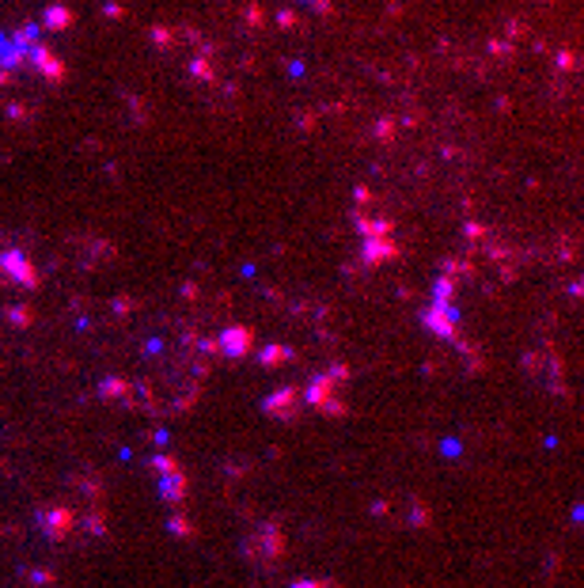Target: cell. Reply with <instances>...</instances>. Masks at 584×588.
Returning <instances> with one entry per match:
<instances>
[{"label": "cell", "mask_w": 584, "mask_h": 588, "mask_svg": "<svg viewBox=\"0 0 584 588\" xmlns=\"http://www.w3.org/2000/svg\"><path fill=\"white\" fill-rule=\"evenodd\" d=\"M312 4H315V12H323V16L330 12V0H312Z\"/></svg>", "instance_id": "obj_9"}, {"label": "cell", "mask_w": 584, "mask_h": 588, "mask_svg": "<svg viewBox=\"0 0 584 588\" xmlns=\"http://www.w3.org/2000/svg\"><path fill=\"white\" fill-rule=\"evenodd\" d=\"M190 72L197 76V80H216V72H213V65H209L205 58H197V61L190 65Z\"/></svg>", "instance_id": "obj_3"}, {"label": "cell", "mask_w": 584, "mask_h": 588, "mask_svg": "<svg viewBox=\"0 0 584 588\" xmlns=\"http://www.w3.org/2000/svg\"><path fill=\"white\" fill-rule=\"evenodd\" d=\"M103 12H106L110 19H122V16H126V8L118 4V0H110V4H103Z\"/></svg>", "instance_id": "obj_6"}, {"label": "cell", "mask_w": 584, "mask_h": 588, "mask_svg": "<svg viewBox=\"0 0 584 588\" xmlns=\"http://www.w3.org/2000/svg\"><path fill=\"white\" fill-rule=\"evenodd\" d=\"M152 42H156V46H171V31L167 27H152Z\"/></svg>", "instance_id": "obj_4"}, {"label": "cell", "mask_w": 584, "mask_h": 588, "mask_svg": "<svg viewBox=\"0 0 584 588\" xmlns=\"http://www.w3.org/2000/svg\"><path fill=\"white\" fill-rule=\"evenodd\" d=\"M31 61H35V69L42 76H50V80H61L65 76V65H61V58H53L50 46H31Z\"/></svg>", "instance_id": "obj_1"}, {"label": "cell", "mask_w": 584, "mask_h": 588, "mask_svg": "<svg viewBox=\"0 0 584 588\" xmlns=\"http://www.w3.org/2000/svg\"><path fill=\"white\" fill-rule=\"evenodd\" d=\"M247 23H250V27L262 23V8H258V4H247Z\"/></svg>", "instance_id": "obj_7"}, {"label": "cell", "mask_w": 584, "mask_h": 588, "mask_svg": "<svg viewBox=\"0 0 584 588\" xmlns=\"http://www.w3.org/2000/svg\"><path fill=\"white\" fill-rule=\"evenodd\" d=\"M277 27H281V31H292V27H296V12H292V8H285V12L277 16Z\"/></svg>", "instance_id": "obj_5"}, {"label": "cell", "mask_w": 584, "mask_h": 588, "mask_svg": "<svg viewBox=\"0 0 584 588\" xmlns=\"http://www.w3.org/2000/svg\"><path fill=\"white\" fill-rule=\"evenodd\" d=\"M558 65H561V69H569V65H573V53H569V50L558 53Z\"/></svg>", "instance_id": "obj_8"}, {"label": "cell", "mask_w": 584, "mask_h": 588, "mask_svg": "<svg viewBox=\"0 0 584 588\" xmlns=\"http://www.w3.org/2000/svg\"><path fill=\"white\" fill-rule=\"evenodd\" d=\"M72 23H76L72 8H65V4H50V8H46V27L65 31V27H72Z\"/></svg>", "instance_id": "obj_2"}]
</instances>
